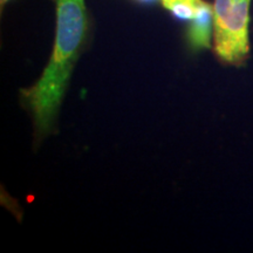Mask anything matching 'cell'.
Instances as JSON below:
<instances>
[{"label": "cell", "instance_id": "cell-1", "mask_svg": "<svg viewBox=\"0 0 253 253\" xmlns=\"http://www.w3.org/2000/svg\"><path fill=\"white\" fill-rule=\"evenodd\" d=\"M86 33L84 0H56V32L52 58L40 80L23 91L41 135L53 128Z\"/></svg>", "mask_w": 253, "mask_h": 253}, {"label": "cell", "instance_id": "cell-2", "mask_svg": "<svg viewBox=\"0 0 253 253\" xmlns=\"http://www.w3.org/2000/svg\"><path fill=\"white\" fill-rule=\"evenodd\" d=\"M214 50L220 60L242 63L250 52V0H214Z\"/></svg>", "mask_w": 253, "mask_h": 253}, {"label": "cell", "instance_id": "cell-3", "mask_svg": "<svg viewBox=\"0 0 253 253\" xmlns=\"http://www.w3.org/2000/svg\"><path fill=\"white\" fill-rule=\"evenodd\" d=\"M213 33V9L212 6L204 2L197 12L194 20L190 21L186 38L192 49L198 50L211 46Z\"/></svg>", "mask_w": 253, "mask_h": 253}, {"label": "cell", "instance_id": "cell-4", "mask_svg": "<svg viewBox=\"0 0 253 253\" xmlns=\"http://www.w3.org/2000/svg\"><path fill=\"white\" fill-rule=\"evenodd\" d=\"M204 2L203 0H166L162 1V5L171 12L175 18L183 21H191Z\"/></svg>", "mask_w": 253, "mask_h": 253}, {"label": "cell", "instance_id": "cell-5", "mask_svg": "<svg viewBox=\"0 0 253 253\" xmlns=\"http://www.w3.org/2000/svg\"><path fill=\"white\" fill-rule=\"evenodd\" d=\"M140 1H142V2H148V4H149V2H154L155 0H140Z\"/></svg>", "mask_w": 253, "mask_h": 253}, {"label": "cell", "instance_id": "cell-6", "mask_svg": "<svg viewBox=\"0 0 253 253\" xmlns=\"http://www.w3.org/2000/svg\"><path fill=\"white\" fill-rule=\"evenodd\" d=\"M8 0H1V4H5V2H7Z\"/></svg>", "mask_w": 253, "mask_h": 253}, {"label": "cell", "instance_id": "cell-7", "mask_svg": "<svg viewBox=\"0 0 253 253\" xmlns=\"http://www.w3.org/2000/svg\"><path fill=\"white\" fill-rule=\"evenodd\" d=\"M162 1H166V0H161V2H162Z\"/></svg>", "mask_w": 253, "mask_h": 253}]
</instances>
